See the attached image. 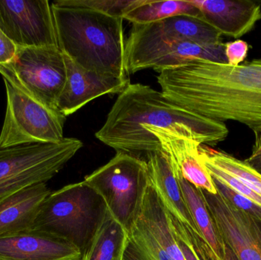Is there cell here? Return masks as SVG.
<instances>
[{"label":"cell","mask_w":261,"mask_h":260,"mask_svg":"<svg viewBox=\"0 0 261 260\" xmlns=\"http://www.w3.org/2000/svg\"><path fill=\"white\" fill-rule=\"evenodd\" d=\"M168 214V213H167ZM169 221H170V227L173 230V235H174L175 238H176V242L179 245V248L182 250V254L186 260H199L197 255L195 253L192 246L190 245L187 238H186L185 235L182 233L179 227L176 226V224L172 221L171 218L169 216Z\"/></svg>","instance_id":"obj_27"},{"label":"cell","mask_w":261,"mask_h":260,"mask_svg":"<svg viewBox=\"0 0 261 260\" xmlns=\"http://www.w3.org/2000/svg\"><path fill=\"white\" fill-rule=\"evenodd\" d=\"M202 191L224 242L239 260H261V221L234 207L220 194Z\"/></svg>","instance_id":"obj_12"},{"label":"cell","mask_w":261,"mask_h":260,"mask_svg":"<svg viewBox=\"0 0 261 260\" xmlns=\"http://www.w3.org/2000/svg\"><path fill=\"white\" fill-rule=\"evenodd\" d=\"M129 235L110 212L81 260H123Z\"/></svg>","instance_id":"obj_20"},{"label":"cell","mask_w":261,"mask_h":260,"mask_svg":"<svg viewBox=\"0 0 261 260\" xmlns=\"http://www.w3.org/2000/svg\"><path fill=\"white\" fill-rule=\"evenodd\" d=\"M58 47L80 67L107 76L128 78L122 18L87 8L51 3Z\"/></svg>","instance_id":"obj_3"},{"label":"cell","mask_w":261,"mask_h":260,"mask_svg":"<svg viewBox=\"0 0 261 260\" xmlns=\"http://www.w3.org/2000/svg\"><path fill=\"white\" fill-rule=\"evenodd\" d=\"M177 15H189L201 18L199 9L193 4L191 0H144L141 5L127 12L123 19L130 21L132 24H144Z\"/></svg>","instance_id":"obj_21"},{"label":"cell","mask_w":261,"mask_h":260,"mask_svg":"<svg viewBox=\"0 0 261 260\" xmlns=\"http://www.w3.org/2000/svg\"><path fill=\"white\" fill-rule=\"evenodd\" d=\"M82 147L79 139L64 137L58 143L0 148V203L29 186L47 183Z\"/></svg>","instance_id":"obj_5"},{"label":"cell","mask_w":261,"mask_h":260,"mask_svg":"<svg viewBox=\"0 0 261 260\" xmlns=\"http://www.w3.org/2000/svg\"><path fill=\"white\" fill-rule=\"evenodd\" d=\"M0 256L14 260H81L68 241L41 230H30L0 238Z\"/></svg>","instance_id":"obj_17"},{"label":"cell","mask_w":261,"mask_h":260,"mask_svg":"<svg viewBox=\"0 0 261 260\" xmlns=\"http://www.w3.org/2000/svg\"><path fill=\"white\" fill-rule=\"evenodd\" d=\"M67 80L57 104V109L65 117L104 95L121 93L130 84L128 78L99 74L86 70L64 55Z\"/></svg>","instance_id":"obj_13"},{"label":"cell","mask_w":261,"mask_h":260,"mask_svg":"<svg viewBox=\"0 0 261 260\" xmlns=\"http://www.w3.org/2000/svg\"><path fill=\"white\" fill-rule=\"evenodd\" d=\"M145 128L169 130L208 147L228 134L225 123L190 112L149 85L130 83L119 93L96 137L117 152L135 157L162 152L158 139Z\"/></svg>","instance_id":"obj_2"},{"label":"cell","mask_w":261,"mask_h":260,"mask_svg":"<svg viewBox=\"0 0 261 260\" xmlns=\"http://www.w3.org/2000/svg\"><path fill=\"white\" fill-rule=\"evenodd\" d=\"M224 260H239L238 259L236 253L231 250V249L225 244V255Z\"/></svg>","instance_id":"obj_31"},{"label":"cell","mask_w":261,"mask_h":260,"mask_svg":"<svg viewBox=\"0 0 261 260\" xmlns=\"http://www.w3.org/2000/svg\"><path fill=\"white\" fill-rule=\"evenodd\" d=\"M202 163L205 165L207 170L208 171L213 179L220 182L221 183L228 186V188L232 189L234 192L246 197L248 199L251 200L256 204L261 206V197L254 193L252 190L247 187L242 182L239 181V180L227 174V172L221 170L219 168L210 164V163H204V162H202Z\"/></svg>","instance_id":"obj_24"},{"label":"cell","mask_w":261,"mask_h":260,"mask_svg":"<svg viewBox=\"0 0 261 260\" xmlns=\"http://www.w3.org/2000/svg\"><path fill=\"white\" fill-rule=\"evenodd\" d=\"M144 130L158 139L172 169L179 171L184 179L197 189L218 193L213 177L201 160V143L167 129L145 128Z\"/></svg>","instance_id":"obj_14"},{"label":"cell","mask_w":261,"mask_h":260,"mask_svg":"<svg viewBox=\"0 0 261 260\" xmlns=\"http://www.w3.org/2000/svg\"><path fill=\"white\" fill-rule=\"evenodd\" d=\"M245 161L261 174V155L252 159H246Z\"/></svg>","instance_id":"obj_30"},{"label":"cell","mask_w":261,"mask_h":260,"mask_svg":"<svg viewBox=\"0 0 261 260\" xmlns=\"http://www.w3.org/2000/svg\"><path fill=\"white\" fill-rule=\"evenodd\" d=\"M224 44L205 46L181 41L156 46L126 56L127 71L128 74H134L141 70L153 69L160 73L194 59L227 63Z\"/></svg>","instance_id":"obj_15"},{"label":"cell","mask_w":261,"mask_h":260,"mask_svg":"<svg viewBox=\"0 0 261 260\" xmlns=\"http://www.w3.org/2000/svg\"><path fill=\"white\" fill-rule=\"evenodd\" d=\"M173 172L179 182L186 203L199 233L218 259H225V244L207 206L202 191L184 179L179 171L173 169Z\"/></svg>","instance_id":"obj_19"},{"label":"cell","mask_w":261,"mask_h":260,"mask_svg":"<svg viewBox=\"0 0 261 260\" xmlns=\"http://www.w3.org/2000/svg\"><path fill=\"white\" fill-rule=\"evenodd\" d=\"M67 4L87 8L110 16L122 18L144 0H64Z\"/></svg>","instance_id":"obj_23"},{"label":"cell","mask_w":261,"mask_h":260,"mask_svg":"<svg viewBox=\"0 0 261 260\" xmlns=\"http://www.w3.org/2000/svg\"><path fill=\"white\" fill-rule=\"evenodd\" d=\"M0 74L24 94L58 110L57 104L67 80L64 55L59 47H17L13 59L0 64Z\"/></svg>","instance_id":"obj_7"},{"label":"cell","mask_w":261,"mask_h":260,"mask_svg":"<svg viewBox=\"0 0 261 260\" xmlns=\"http://www.w3.org/2000/svg\"><path fill=\"white\" fill-rule=\"evenodd\" d=\"M213 181L218 193L226 198L234 207L261 221V206L248 199L246 197L237 193L220 182L214 179Z\"/></svg>","instance_id":"obj_25"},{"label":"cell","mask_w":261,"mask_h":260,"mask_svg":"<svg viewBox=\"0 0 261 260\" xmlns=\"http://www.w3.org/2000/svg\"><path fill=\"white\" fill-rule=\"evenodd\" d=\"M254 136H255V139H254L252 151H251V156L248 157L250 159L254 158V157L261 155V131L255 133Z\"/></svg>","instance_id":"obj_29"},{"label":"cell","mask_w":261,"mask_h":260,"mask_svg":"<svg viewBox=\"0 0 261 260\" xmlns=\"http://www.w3.org/2000/svg\"><path fill=\"white\" fill-rule=\"evenodd\" d=\"M6 111L0 148L33 143H55L64 137L66 118L24 94L6 79Z\"/></svg>","instance_id":"obj_8"},{"label":"cell","mask_w":261,"mask_h":260,"mask_svg":"<svg viewBox=\"0 0 261 260\" xmlns=\"http://www.w3.org/2000/svg\"><path fill=\"white\" fill-rule=\"evenodd\" d=\"M0 27L17 47H58L47 0H0Z\"/></svg>","instance_id":"obj_9"},{"label":"cell","mask_w":261,"mask_h":260,"mask_svg":"<svg viewBox=\"0 0 261 260\" xmlns=\"http://www.w3.org/2000/svg\"><path fill=\"white\" fill-rule=\"evenodd\" d=\"M199 154L202 162L232 176L261 197V174L247 162L223 151L212 149L206 145L199 146Z\"/></svg>","instance_id":"obj_22"},{"label":"cell","mask_w":261,"mask_h":260,"mask_svg":"<svg viewBox=\"0 0 261 260\" xmlns=\"http://www.w3.org/2000/svg\"><path fill=\"white\" fill-rule=\"evenodd\" d=\"M191 41L205 46H219L222 35L203 20L189 15L170 17L149 24H132L126 39V56L156 46Z\"/></svg>","instance_id":"obj_11"},{"label":"cell","mask_w":261,"mask_h":260,"mask_svg":"<svg viewBox=\"0 0 261 260\" xmlns=\"http://www.w3.org/2000/svg\"><path fill=\"white\" fill-rule=\"evenodd\" d=\"M17 51V46L6 36L0 27V64L10 62Z\"/></svg>","instance_id":"obj_28"},{"label":"cell","mask_w":261,"mask_h":260,"mask_svg":"<svg viewBox=\"0 0 261 260\" xmlns=\"http://www.w3.org/2000/svg\"><path fill=\"white\" fill-rule=\"evenodd\" d=\"M102 197L84 181L50 192L40 209L32 230L68 241L85 253L108 215Z\"/></svg>","instance_id":"obj_4"},{"label":"cell","mask_w":261,"mask_h":260,"mask_svg":"<svg viewBox=\"0 0 261 260\" xmlns=\"http://www.w3.org/2000/svg\"><path fill=\"white\" fill-rule=\"evenodd\" d=\"M84 182L102 197L112 216L129 235L150 183L146 160L117 152L107 164L87 176Z\"/></svg>","instance_id":"obj_6"},{"label":"cell","mask_w":261,"mask_h":260,"mask_svg":"<svg viewBox=\"0 0 261 260\" xmlns=\"http://www.w3.org/2000/svg\"><path fill=\"white\" fill-rule=\"evenodd\" d=\"M0 260H14V259H9V258L3 257V256H0Z\"/></svg>","instance_id":"obj_32"},{"label":"cell","mask_w":261,"mask_h":260,"mask_svg":"<svg viewBox=\"0 0 261 260\" xmlns=\"http://www.w3.org/2000/svg\"><path fill=\"white\" fill-rule=\"evenodd\" d=\"M158 82L166 99L190 112L261 131V59L239 66L192 60L161 70Z\"/></svg>","instance_id":"obj_1"},{"label":"cell","mask_w":261,"mask_h":260,"mask_svg":"<svg viewBox=\"0 0 261 260\" xmlns=\"http://www.w3.org/2000/svg\"><path fill=\"white\" fill-rule=\"evenodd\" d=\"M201 19L221 35L239 38L261 20V6L251 0H191Z\"/></svg>","instance_id":"obj_16"},{"label":"cell","mask_w":261,"mask_h":260,"mask_svg":"<svg viewBox=\"0 0 261 260\" xmlns=\"http://www.w3.org/2000/svg\"><path fill=\"white\" fill-rule=\"evenodd\" d=\"M227 64L231 66H239L248 56L249 45L243 40L237 39L224 44Z\"/></svg>","instance_id":"obj_26"},{"label":"cell","mask_w":261,"mask_h":260,"mask_svg":"<svg viewBox=\"0 0 261 260\" xmlns=\"http://www.w3.org/2000/svg\"><path fill=\"white\" fill-rule=\"evenodd\" d=\"M146 157L150 184L169 216L185 235L199 260H219L196 227L179 182L165 154L151 153Z\"/></svg>","instance_id":"obj_10"},{"label":"cell","mask_w":261,"mask_h":260,"mask_svg":"<svg viewBox=\"0 0 261 260\" xmlns=\"http://www.w3.org/2000/svg\"><path fill=\"white\" fill-rule=\"evenodd\" d=\"M46 183L25 188L0 203V238L32 230L43 203L50 194Z\"/></svg>","instance_id":"obj_18"}]
</instances>
